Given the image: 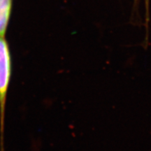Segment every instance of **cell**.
<instances>
[{"label":"cell","instance_id":"2","mask_svg":"<svg viewBox=\"0 0 151 151\" xmlns=\"http://www.w3.org/2000/svg\"><path fill=\"white\" fill-rule=\"evenodd\" d=\"M13 0H0V22H4L11 19Z\"/></svg>","mask_w":151,"mask_h":151},{"label":"cell","instance_id":"1","mask_svg":"<svg viewBox=\"0 0 151 151\" xmlns=\"http://www.w3.org/2000/svg\"><path fill=\"white\" fill-rule=\"evenodd\" d=\"M11 55L9 43L5 37H0V134L1 151H4V129L6 103L10 84L11 69Z\"/></svg>","mask_w":151,"mask_h":151}]
</instances>
